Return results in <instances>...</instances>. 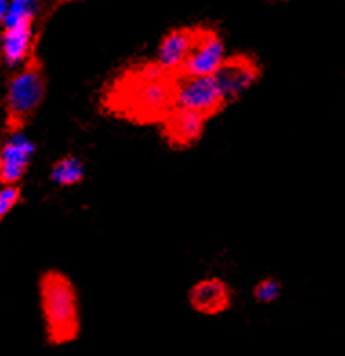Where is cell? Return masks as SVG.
I'll return each mask as SVG.
<instances>
[{"instance_id": "8fae6325", "label": "cell", "mask_w": 345, "mask_h": 356, "mask_svg": "<svg viewBox=\"0 0 345 356\" xmlns=\"http://www.w3.org/2000/svg\"><path fill=\"white\" fill-rule=\"evenodd\" d=\"M33 24H35V17H28V19L2 26L0 47H2V58H4L6 66H19L28 58L33 44H35Z\"/></svg>"}, {"instance_id": "30bf717a", "label": "cell", "mask_w": 345, "mask_h": 356, "mask_svg": "<svg viewBox=\"0 0 345 356\" xmlns=\"http://www.w3.org/2000/svg\"><path fill=\"white\" fill-rule=\"evenodd\" d=\"M189 305L196 313L205 316H216L222 314L233 304V291L225 280L218 277L202 278L187 293Z\"/></svg>"}, {"instance_id": "7a4b0ae2", "label": "cell", "mask_w": 345, "mask_h": 356, "mask_svg": "<svg viewBox=\"0 0 345 356\" xmlns=\"http://www.w3.org/2000/svg\"><path fill=\"white\" fill-rule=\"evenodd\" d=\"M38 300L44 329L51 346H64L80 334V300L75 284L65 273L47 269L38 278Z\"/></svg>"}, {"instance_id": "7c38bea8", "label": "cell", "mask_w": 345, "mask_h": 356, "mask_svg": "<svg viewBox=\"0 0 345 356\" xmlns=\"http://www.w3.org/2000/svg\"><path fill=\"white\" fill-rule=\"evenodd\" d=\"M86 165L75 155H64L56 160L49 171V180L58 188H75L84 182Z\"/></svg>"}, {"instance_id": "3957f363", "label": "cell", "mask_w": 345, "mask_h": 356, "mask_svg": "<svg viewBox=\"0 0 345 356\" xmlns=\"http://www.w3.org/2000/svg\"><path fill=\"white\" fill-rule=\"evenodd\" d=\"M47 95V73L38 55V37L28 58L11 76L4 99V133L8 136L26 131L37 117Z\"/></svg>"}, {"instance_id": "9c48e42d", "label": "cell", "mask_w": 345, "mask_h": 356, "mask_svg": "<svg viewBox=\"0 0 345 356\" xmlns=\"http://www.w3.org/2000/svg\"><path fill=\"white\" fill-rule=\"evenodd\" d=\"M198 35H200V26L172 29L162 38L153 62L160 70L178 75L189 55H191L193 47L198 40Z\"/></svg>"}, {"instance_id": "5b68a950", "label": "cell", "mask_w": 345, "mask_h": 356, "mask_svg": "<svg viewBox=\"0 0 345 356\" xmlns=\"http://www.w3.org/2000/svg\"><path fill=\"white\" fill-rule=\"evenodd\" d=\"M213 79L227 106H231L262 79V66L255 56L236 53L225 56L218 70L213 73Z\"/></svg>"}, {"instance_id": "9a60e30c", "label": "cell", "mask_w": 345, "mask_h": 356, "mask_svg": "<svg viewBox=\"0 0 345 356\" xmlns=\"http://www.w3.org/2000/svg\"><path fill=\"white\" fill-rule=\"evenodd\" d=\"M8 0H0V26L4 22V17H6V11H8Z\"/></svg>"}, {"instance_id": "ba28073f", "label": "cell", "mask_w": 345, "mask_h": 356, "mask_svg": "<svg viewBox=\"0 0 345 356\" xmlns=\"http://www.w3.org/2000/svg\"><path fill=\"white\" fill-rule=\"evenodd\" d=\"M159 126L163 138L172 149H189L204 136L207 120L193 111L175 108Z\"/></svg>"}, {"instance_id": "277c9868", "label": "cell", "mask_w": 345, "mask_h": 356, "mask_svg": "<svg viewBox=\"0 0 345 356\" xmlns=\"http://www.w3.org/2000/svg\"><path fill=\"white\" fill-rule=\"evenodd\" d=\"M175 108L187 109L204 117L207 122L227 108L224 95L213 76H177Z\"/></svg>"}, {"instance_id": "52a82bcc", "label": "cell", "mask_w": 345, "mask_h": 356, "mask_svg": "<svg viewBox=\"0 0 345 356\" xmlns=\"http://www.w3.org/2000/svg\"><path fill=\"white\" fill-rule=\"evenodd\" d=\"M35 144L24 133L8 136L0 147V186H20L35 155Z\"/></svg>"}, {"instance_id": "6da1fadb", "label": "cell", "mask_w": 345, "mask_h": 356, "mask_svg": "<svg viewBox=\"0 0 345 356\" xmlns=\"http://www.w3.org/2000/svg\"><path fill=\"white\" fill-rule=\"evenodd\" d=\"M177 76L160 70L153 60L127 66L104 86L100 108L136 126H159L175 109Z\"/></svg>"}, {"instance_id": "8992f818", "label": "cell", "mask_w": 345, "mask_h": 356, "mask_svg": "<svg viewBox=\"0 0 345 356\" xmlns=\"http://www.w3.org/2000/svg\"><path fill=\"white\" fill-rule=\"evenodd\" d=\"M224 40L215 29L200 28V35L178 75L184 76H213L225 58Z\"/></svg>"}, {"instance_id": "5bb4252c", "label": "cell", "mask_w": 345, "mask_h": 356, "mask_svg": "<svg viewBox=\"0 0 345 356\" xmlns=\"http://www.w3.org/2000/svg\"><path fill=\"white\" fill-rule=\"evenodd\" d=\"M22 200V188L20 186H2L0 188V222L13 211Z\"/></svg>"}, {"instance_id": "4fadbf2b", "label": "cell", "mask_w": 345, "mask_h": 356, "mask_svg": "<svg viewBox=\"0 0 345 356\" xmlns=\"http://www.w3.org/2000/svg\"><path fill=\"white\" fill-rule=\"evenodd\" d=\"M282 295V286L280 282L276 278H264L255 286L252 289V296L255 300L260 302V304H273L275 300H278Z\"/></svg>"}]
</instances>
